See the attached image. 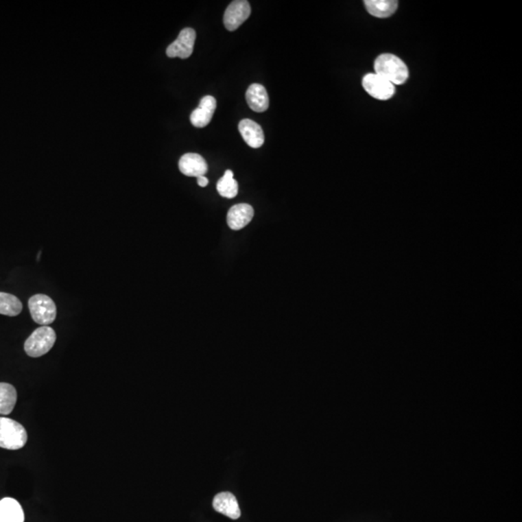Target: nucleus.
I'll list each match as a JSON object with an SVG mask.
<instances>
[{"mask_svg":"<svg viewBox=\"0 0 522 522\" xmlns=\"http://www.w3.org/2000/svg\"><path fill=\"white\" fill-rule=\"evenodd\" d=\"M375 74L381 75L389 80L394 86H401L405 84L410 77L407 66L399 58L391 54H383L377 58L375 62Z\"/></svg>","mask_w":522,"mask_h":522,"instance_id":"nucleus-1","label":"nucleus"},{"mask_svg":"<svg viewBox=\"0 0 522 522\" xmlns=\"http://www.w3.org/2000/svg\"><path fill=\"white\" fill-rule=\"evenodd\" d=\"M27 442V432L20 423L0 417V448L20 450Z\"/></svg>","mask_w":522,"mask_h":522,"instance_id":"nucleus-2","label":"nucleus"},{"mask_svg":"<svg viewBox=\"0 0 522 522\" xmlns=\"http://www.w3.org/2000/svg\"><path fill=\"white\" fill-rule=\"evenodd\" d=\"M56 341V334L53 328L42 326L27 337L25 342V351L30 357H41L53 348Z\"/></svg>","mask_w":522,"mask_h":522,"instance_id":"nucleus-3","label":"nucleus"},{"mask_svg":"<svg viewBox=\"0 0 522 522\" xmlns=\"http://www.w3.org/2000/svg\"><path fill=\"white\" fill-rule=\"evenodd\" d=\"M30 315L38 324L48 326L56 318V306L51 297L45 294H36L28 301Z\"/></svg>","mask_w":522,"mask_h":522,"instance_id":"nucleus-4","label":"nucleus"},{"mask_svg":"<svg viewBox=\"0 0 522 522\" xmlns=\"http://www.w3.org/2000/svg\"><path fill=\"white\" fill-rule=\"evenodd\" d=\"M362 84L364 89L377 100H389L396 93L394 84L375 73L366 75Z\"/></svg>","mask_w":522,"mask_h":522,"instance_id":"nucleus-5","label":"nucleus"},{"mask_svg":"<svg viewBox=\"0 0 522 522\" xmlns=\"http://www.w3.org/2000/svg\"><path fill=\"white\" fill-rule=\"evenodd\" d=\"M197 33L193 28H184L179 33V36L174 43L169 45L167 49V56L169 58H180L186 59L192 56L193 46H195Z\"/></svg>","mask_w":522,"mask_h":522,"instance_id":"nucleus-6","label":"nucleus"},{"mask_svg":"<svg viewBox=\"0 0 522 522\" xmlns=\"http://www.w3.org/2000/svg\"><path fill=\"white\" fill-rule=\"evenodd\" d=\"M250 15V3L246 0H235L229 4L224 12V27L229 32H235L246 22Z\"/></svg>","mask_w":522,"mask_h":522,"instance_id":"nucleus-7","label":"nucleus"},{"mask_svg":"<svg viewBox=\"0 0 522 522\" xmlns=\"http://www.w3.org/2000/svg\"><path fill=\"white\" fill-rule=\"evenodd\" d=\"M179 169L184 176L190 177L204 176L208 171L206 161L197 153H187L179 160Z\"/></svg>","mask_w":522,"mask_h":522,"instance_id":"nucleus-8","label":"nucleus"},{"mask_svg":"<svg viewBox=\"0 0 522 522\" xmlns=\"http://www.w3.org/2000/svg\"><path fill=\"white\" fill-rule=\"evenodd\" d=\"M216 108L217 101L213 96L203 97L198 108L191 113V123L197 128H204L211 121Z\"/></svg>","mask_w":522,"mask_h":522,"instance_id":"nucleus-9","label":"nucleus"},{"mask_svg":"<svg viewBox=\"0 0 522 522\" xmlns=\"http://www.w3.org/2000/svg\"><path fill=\"white\" fill-rule=\"evenodd\" d=\"M254 216V208L250 204L240 203L229 209L228 224L233 230H240L248 226Z\"/></svg>","mask_w":522,"mask_h":522,"instance_id":"nucleus-10","label":"nucleus"},{"mask_svg":"<svg viewBox=\"0 0 522 522\" xmlns=\"http://www.w3.org/2000/svg\"><path fill=\"white\" fill-rule=\"evenodd\" d=\"M245 143L252 148H259L264 143V133L261 127L254 120L243 119L238 126Z\"/></svg>","mask_w":522,"mask_h":522,"instance_id":"nucleus-11","label":"nucleus"},{"mask_svg":"<svg viewBox=\"0 0 522 522\" xmlns=\"http://www.w3.org/2000/svg\"><path fill=\"white\" fill-rule=\"evenodd\" d=\"M213 508L215 511L223 514L231 519H238L241 517L238 501L235 496L230 493H221L215 496Z\"/></svg>","mask_w":522,"mask_h":522,"instance_id":"nucleus-12","label":"nucleus"},{"mask_svg":"<svg viewBox=\"0 0 522 522\" xmlns=\"http://www.w3.org/2000/svg\"><path fill=\"white\" fill-rule=\"evenodd\" d=\"M246 100L250 110L263 112L269 108V96L265 87L259 84H252L246 92Z\"/></svg>","mask_w":522,"mask_h":522,"instance_id":"nucleus-13","label":"nucleus"},{"mask_svg":"<svg viewBox=\"0 0 522 522\" xmlns=\"http://www.w3.org/2000/svg\"><path fill=\"white\" fill-rule=\"evenodd\" d=\"M0 522H25V512L18 501L10 497L0 500Z\"/></svg>","mask_w":522,"mask_h":522,"instance_id":"nucleus-14","label":"nucleus"},{"mask_svg":"<svg viewBox=\"0 0 522 522\" xmlns=\"http://www.w3.org/2000/svg\"><path fill=\"white\" fill-rule=\"evenodd\" d=\"M364 4L370 15L380 19L389 18L398 8V1L394 0H365Z\"/></svg>","mask_w":522,"mask_h":522,"instance_id":"nucleus-15","label":"nucleus"},{"mask_svg":"<svg viewBox=\"0 0 522 522\" xmlns=\"http://www.w3.org/2000/svg\"><path fill=\"white\" fill-rule=\"evenodd\" d=\"M16 399L18 394L13 385L0 383V414H10L15 407Z\"/></svg>","mask_w":522,"mask_h":522,"instance_id":"nucleus-16","label":"nucleus"},{"mask_svg":"<svg viewBox=\"0 0 522 522\" xmlns=\"http://www.w3.org/2000/svg\"><path fill=\"white\" fill-rule=\"evenodd\" d=\"M23 309L22 302L15 295L0 292V315L16 316Z\"/></svg>","mask_w":522,"mask_h":522,"instance_id":"nucleus-17","label":"nucleus"},{"mask_svg":"<svg viewBox=\"0 0 522 522\" xmlns=\"http://www.w3.org/2000/svg\"><path fill=\"white\" fill-rule=\"evenodd\" d=\"M217 191L220 195L226 198H233L238 195V182L233 178V172L228 169L224 176L217 183Z\"/></svg>","mask_w":522,"mask_h":522,"instance_id":"nucleus-18","label":"nucleus"},{"mask_svg":"<svg viewBox=\"0 0 522 522\" xmlns=\"http://www.w3.org/2000/svg\"><path fill=\"white\" fill-rule=\"evenodd\" d=\"M198 184L200 187H206L209 184V180L205 176L198 177Z\"/></svg>","mask_w":522,"mask_h":522,"instance_id":"nucleus-19","label":"nucleus"}]
</instances>
